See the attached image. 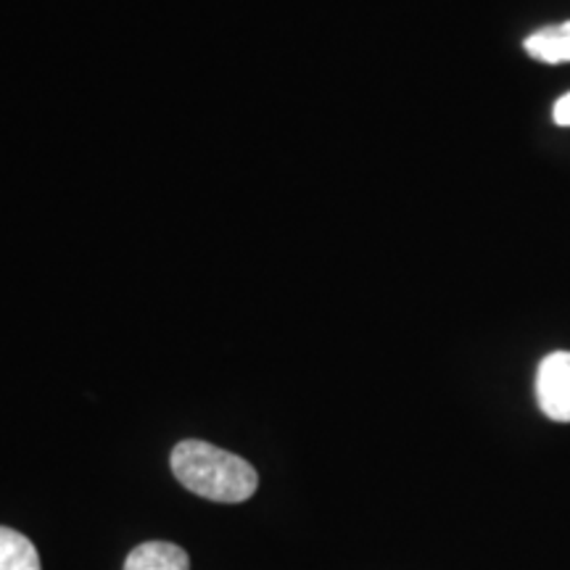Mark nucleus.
<instances>
[{
	"instance_id": "1",
	"label": "nucleus",
	"mask_w": 570,
	"mask_h": 570,
	"mask_svg": "<svg viewBox=\"0 0 570 570\" xmlns=\"http://www.w3.org/2000/svg\"><path fill=\"white\" fill-rule=\"evenodd\" d=\"M173 473L185 489L212 502L238 504L254 497L259 475L252 462L225 449L188 439L173 449Z\"/></svg>"
},
{
	"instance_id": "2",
	"label": "nucleus",
	"mask_w": 570,
	"mask_h": 570,
	"mask_svg": "<svg viewBox=\"0 0 570 570\" xmlns=\"http://www.w3.org/2000/svg\"><path fill=\"white\" fill-rule=\"evenodd\" d=\"M539 407L554 423H570V352L541 360L537 373Z\"/></svg>"
},
{
	"instance_id": "3",
	"label": "nucleus",
	"mask_w": 570,
	"mask_h": 570,
	"mask_svg": "<svg viewBox=\"0 0 570 570\" xmlns=\"http://www.w3.org/2000/svg\"><path fill=\"white\" fill-rule=\"evenodd\" d=\"M125 570H190V558L173 541H146L127 554Z\"/></svg>"
},
{
	"instance_id": "4",
	"label": "nucleus",
	"mask_w": 570,
	"mask_h": 570,
	"mask_svg": "<svg viewBox=\"0 0 570 570\" xmlns=\"http://www.w3.org/2000/svg\"><path fill=\"white\" fill-rule=\"evenodd\" d=\"M525 51L541 63H568L570 61V21L544 27L525 40Z\"/></svg>"
},
{
	"instance_id": "5",
	"label": "nucleus",
	"mask_w": 570,
	"mask_h": 570,
	"mask_svg": "<svg viewBox=\"0 0 570 570\" xmlns=\"http://www.w3.org/2000/svg\"><path fill=\"white\" fill-rule=\"evenodd\" d=\"M0 570H40V554L24 533L0 525Z\"/></svg>"
},
{
	"instance_id": "6",
	"label": "nucleus",
	"mask_w": 570,
	"mask_h": 570,
	"mask_svg": "<svg viewBox=\"0 0 570 570\" xmlns=\"http://www.w3.org/2000/svg\"><path fill=\"white\" fill-rule=\"evenodd\" d=\"M552 117H554V125H560V127H570V92H566V96H562L560 101L554 104Z\"/></svg>"
}]
</instances>
